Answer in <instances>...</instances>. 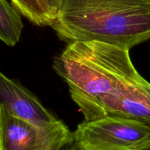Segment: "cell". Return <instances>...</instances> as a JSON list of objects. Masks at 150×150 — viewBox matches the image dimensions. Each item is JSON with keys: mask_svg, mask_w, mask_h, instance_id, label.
Segmentation results:
<instances>
[{"mask_svg": "<svg viewBox=\"0 0 150 150\" xmlns=\"http://www.w3.org/2000/svg\"><path fill=\"white\" fill-rule=\"evenodd\" d=\"M64 150H76V146H75L74 144V140L66 145L65 147H64Z\"/></svg>", "mask_w": 150, "mask_h": 150, "instance_id": "30bf717a", "label": "cell"}, {"mask_svg": "<svg viewBox=\"0 0 150 150\" xmlns=\"http://www.w3.org/2000/svg\"><path fill=\"white\" fill-rule=\"evenodd\" d=\"M76 150H149L150 129L134 120L105 116L78 125Z\"/></svg>", "mask_w": 150, "mask_h": 150, "instance_id": "3957f363", "label": "cell"}, {"mask_svg": "<svg viewBox=\"0 0 150 150\" xmlns=\"http://www.w3.org/2000/svg\"><path fill=\"white\" fill-rule=\"evenodd\" d=\"M0 106L10 115L38 127H49L59 120L30 91L2 73H0Z\"/></svg>", "mask_w": 150, "mask_h": 150, "instance_id": "8992f818", "label": "cell"}, {"mask_svg": "<svg viewBox=\"0 0 150 150\" xmlns=\"http://www.w3.org/2000/svg\"><path fill=\"white\" fill-rule=\"evenodd\" d=\"M73 132L61 120L41 127L10 115L0 106V150H64Z\"/></svg>", "mask_w": 150, "mask_h": 150, "instance_id": "277c9868", "label": "cell"}, {"mask_svg": "<svg viewBox=\"0 0 150 150\" xmlns=\"http://www.w3.org/2000/svg\"><path fill=\"white\" fill-rule=\"evenodd\" d=\"M51 27L67 44L98 41L130 50L150 39V0H62Z\"/></svg>", "mask_w": 150, "mask_h": 150, "instance_id": "7a4b0ae2", "label": "cell"}, {"mask_svg": "<svg viewBox=\"0 0 150 150\" xmlns=\"http://www.w3.org/2000/svg\"><path fill=\"white\" fill-rule=\"evenodd\" d=\"M45 1H46L50 16L54 23L58 16L62 0H45Z\"/></svg>", "mask_w": 150, "mask_h": 150, "instance_id": "9c48e42d", "label": "cell"}, {"mask_svg": "<svg viewBox=\"0 0 150 150\" xmlns=\"http://www.w3.org/2000/svg\"><path fill=\"white\" fill-rule=\"evenodd\" d=\"M23 29L21 14L9 0H0V40L8 46H15Z\"/></svg>", "mask_w": 150, "mask_h": 150, "instance_id": "52a82bcc", "label": "cell"}, {"mask_svg": "<svg viewBox=\"0 0 150 150\" xmlns=\"http://www.w3.org/2000/svg\"><path fill=\"white\" fill-rule=\"evenodd\" d=\"M54 68L83 115L103 97L121 95L145 80L133 65L130 50L98 41L67 44Z\"/></svg>", "mask_w": 150, "mask_h": 150, "instance_id": "6da1fadb", "label": "cell"}, {"mask_svg": "<svg viewBox=\"0 0 150 150\" xmlns=\"http://www.w3.org/2000/svg\"><path fill=\"white\" fill-rule=\"evenodd\" d=\"M105 116L136 120L150 129L149 82L143 81L117 96L103 97L83 117L84 120L89 121Z\"/></svg>", "mask_w": 150, "mask_h": 150, "instance_id": "5b68a950", "label": "cell"}, {"mask_svg": "<svg viewBox=\"0 0 150 150\" xmlns=\"http://www.w3.org/2000/svg\"><path fill=\"white\" fill-rule=\"evenodd\" d=\"M13 7L26 19L38 26L54 23L45 0H9Z\"/></svg>", "mask_w": 150, "mask_h": 150, "instance_id": "ba28073f", "label": "cell"}]
</instances>
